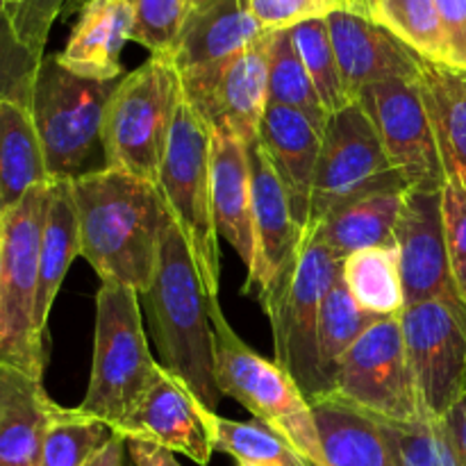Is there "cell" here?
I'll list each match as a JSON object with an SVG mask.
<instances>
[{"mask_svg":"<svg viewBox=\"0 0 466 466\" xmlns=\"http://www.w3.org/2000/svg\"><path fill=\"white\" fill-rule=\"evenodd\" d=\"M80 258L105 285L144 294L155 278L168 209L159 187L130 173L98 168L71 180Z\"/></svg>","mask_w":466,"mask_h":466,"instance_id":"1","label":"cell"},{"mask_svg":"<svg viewBox=\"0 0 466 466\" xmlns=\"http://www.w3.org/2000/svg\"><path fill=\"white\" fill-rule=\"evenodd\" d=\"M139 299L159 349L162 369L185 382L203 408L217 412L223 394L217 382L212 317L221 305L209 299L185 237L171 217L164 228L155 278Z\"/></svg>","mask_w":466,"mask_h":466,"instance_id":"2","label":"cell"},{"mask_svg":"<svg viewBox=\"0 0 466 466\" xmlns=\"http://www.w3.org/2000/svg\"><path fill=\"white\" fill-rule=\"evenodd\" d=\"M180 100V73L171 55H150L141 66L126 73L105 109V168L130 173L157 187Z\"/></svg>","mask_w":466,"mask_h":466,"instance_id":"3","label":"cell"},{"mask_svg":"<svg viewBox=\"0 0 466 466\" xmlns=\"http://www.w3.org/2000/svg\"><path fill=\"white\" fill-rule=\"evenodd\" d=\"M118 80L77 76L57 55L41 59L27 112L44 148L50 182L98 171L94 162L98 150L103 153L105 109Z\"/></svg>","mask_w":466,"mask_h":466,"instance_id":"4","label":"cell"},{"mask_svg":"<svg viewBox=\"0 0 466 466\" xmlns=\"http://www.w3.org/2000/svg\"><path fill=\"white\" fill-rule=\"evenodd\" d=\"M159 369L144 330L139 291L103 282L96 296L94 364L80 410L114 428L139 405Z\"/></svg>","mask_w":466,"mask_h":466,"instance_id":"5","label":"cell"},{"mask_svg":"<svg viewBox=\"0 0 466 466\" xmlns=\"http://www.w3.org/2000/svg\"><path fill=\"white\" fill-rule=\"evenodd\" d=\"M212 132L182 96L173 118L167 155L159 171V191L168 217L185 237L187 248L205 282L209 299L218 303L221 248L212 209Z\"/></svg>","mask_w":466,"mask_h":466,"instance_id":"6","label":"cell"},{"mask_svg":"<svg viewBox=\"0 0 466 466\" xmlns=\"http://www.w3.org/2000/svg\"><path fill=\"white\" fill-rule=\"evenodd\" d=\"M217 335V382L223 396H232L259 423L285 437L312 466H328L319 441L312 403L294 378L239 339L228 326L221 308L214 309Z\"/></svg>","mask_w":466,"mask_h":466,"instance_id":"7","label":"cell"},{"mask_svg":"<svg viewBox=\"0 0 466 466\" xmlns=\"http://www.w3.org/2000/svg\"><path fill=\"white\" fill-rule=\"evenodd\" d=\"M48 187L27 191L3 221V271H0V364L44 376L46 339L36 330L39 248Z\"/></svg>","mask_w":466,"mask_h":466,"instance_id":"8","label":"cell"},{"mask_svg":"<svg viewBox=\"0 0 466 466\" xmlns=\"http://www.w3.org/2000/svg\"><path fill=\"white\" fill-rule=\"evenodd\" d=\"M339 267L341 259L319 239L312 226H305L289 289L267 314L276 344V362L294 378L309 403L326 396L319 371V319L323 300L339 276Z\"/></svg>","mask_w":466,"mask_h":466,"instance_id":"9","label":"cell"},{"mask_svg":"<svg viewBox=\"0 0 466 466\" xmlns=\"http://www.w3.org/2000/svg\"><path fill=\"white\" fill-rule=\"evenodd\" d=\"M387 187H410L391 167L371 118L358 100L328 114L314 173L308 223H319L358 196Z\"/></svg>","mask_w":466,"mask_h":466,"instance_id":"10","label":"cell"},{"mask_svg":"<svg viewBox=\"0 0 466 466\" xmlns=\"http://www.w3.org/2000/svg\"><path fill=\"white\" fill-rule=\"evenodd\" d=\"M326 396L382 421H414L428 414L410 371L399 317L378 319L350 346Z\"/></svg>","mask_w":466,"mask_h":466,"instance_id":"11","label":"cell"},{"mask_svg":"<svg viewBox=\"0 0 466 466\" xmlns=\"http://www.w3.org/2000/svg\"><path fill=\"white\" fill-rule=\"evenodd\" d=\"M250 189H253V262L244 291L255 289L264 312H271L289 289L305 226L296 218L291 198L259 139L248 141Z\"/></svg>","mask_w":466,"mask_h":466,"instance_id":"12","label":"cell"},{"mask_svg":"<svg viewBox=\"0 0 466 466\" xmlns=\"http://www.w3.org/2000/svg\"><path fill=\"white\" fill-rule=\"evenodd\" d=\"M399 319L423 410L441 417L466 387V305L423 300L408 305Z\"/></svg>","mask_w":466,"mask_h":466,"instance_id":"13","label":"cell"},{"mask_svg":"<svg viewBox=\"0 0 466 466\" xmlns=\"http://www.w3.org/2000/svg\"><path fill=\"white\" fill-rule=\"evenodd\" d=\"M355 100L371 118L391 167L410 187L446 185L449 176L421 89V76L376 82L360 91Z\"/></svg>","mask_w":466,"mask_h":466,"instance_id":"14","label":"cell"},{"mask_svg":"<svg viewBox=\"0 0 466 466\" xmlns=\"http://www.w3.org/2000/svg\"><path fill=\"white\" fill-rule=\"evenodd\" d=\"M268 35L218 66L180 73L182 96L212 135L221 132L246 144L258 139L268 105Z\"/></svg>","mask_w":466,"mask_h":466,"instance_id":"15","label":"cell"},{"mask_svg":"<svg viewBox=\"0 0 466 466\" xmlns=\"http://www.w3.org/2000/svg\"><path fill=\"white\" fill-rule=\"evenodd\" d=\"M441 189L444 187H408L396 218L394 244L399 248L408 305L432 299L462 300L451 276Z\"/></svg>","mask_w":466,"mask_h":466,"instance_id":"16","label":"cell"},{"mask_svg":"<svg viewBox=\"0 0 466 466\" xmlns=\"http://www.w3.org/2000/svg\"><path fill=\"white\" fill-rule=\"evenodd\" d=\"M208 408L198 403L189 387L176 376L159 369L144 399L123 421L114 426V432L126 440H139L182 453L191 462L208 466L214 446L205 423Z\"/></svg>","mask_w":466,"mask_h":466,"instance_id":"17","label":"cell"},{"mask_svg":"<svg viewBox=\"0 0 466 466\" xmlns=\"http://www.w3.org/2000/svg\"><path fill=\"white\" fill-rule=\"evenodd\" d=\"M326 21L350 100L376 82L394 77L414 80L421 76L423 59L373 18L360 16L349 9H335L328 14Z\"/></svg>","mask_w":466,"mask_h":466,"instance_id":"18","label":"cell"},{"mask_svg":"<svg viewBox=\"0 0 466 466\" xmlns=\"http://www.w3.org/2000/svg\"><path fill=\"white\" fill-rule=\"evenodd\" d=\"M326 123L328 114L321 109L268 103L258 130L259 144L280 176L300 226H308L309 198Z\"/></svg>","mask_w":466,"mask_h":466,"instance_id":"19","label":"cell"},{"mask_svg":"<svg viewBox=\"0 0 466 466\" xmlns=\"http://www.w3.org/2000/svg\"><path fill=\"white\" fill-rule=\"evenodd\" d=\"M264 35L267 32L250 16L244 0H209L189 12L171 59L177 73L212 68Z\"/></svg>","mask_w":466,"mask_h":466,"instance_id":"20","label":"cell"},{"mask_svg":"<svg viewBox=\"0 0 466 466\" xmlns=\"http://www.w3.org/2000/svg\"><path fill=\"white\" fill-rule=\"evenodd\" d=\"M130 0H89L77 12L71 36L57 59L77 76L91 80L123 77V46L132 41Z\"/></svg>","mask_w":466,"mask_h":466,"instance_id":"21","label":"cell"},{"mask_svg":"<svg viewBox=\"0 0 466 466\" xmlns=\"http://www.w3.org/2000/svg\"><path fill=\"white\" fill-rule=\"evenodd\" d=\"M55 410L41 378L0 364V466H39Z\"/></svg>","mask_w":466,"mask_h":466,"instance_id":"22","label":"cell"},{"mask_svg":"<svg viewBox=\"0 0 466 466\" xmlns=\"http://www.w3.org/2000/svg\"><path fill=\"white\" fill-rule=\"evenodd\" d=\"M212 209L218 237L228 241L246 268L253 262V189L246 141L230 135H212Z\"/></svg>","mask_w":466,"mask_h":466,"instance_id":"23","label":"cell"},{"mask_svg":"<svg viewBox=\"0 0 466 466\" xmlns=\"http://www.w3.org/2000/svg\"><path fill=\"white\" fill-rule=\"evenodd\" d=\"M312 412L328 466H396L390 437L376 417L332 396L312 400Z\"/></svg>","mask_w":466,"mask_h":466,"instance_id":"24","label":"cell"},{"mask_svg":"<svg viewBox=\"0 0 466 466\" xmlns=\"http://www.w3.org/2000/svg\"><path fill=\"white\" fill-rule=\"evenodd\" d=\"M408 187H387L349 200L323 221L308 223L339 259L355 250L394 244V228Z\"/></svg>","mask_w":466,"mask_h":466,"instance_id":"25","label":"cell"},{"mask_svg":"<svg viewBox=\"0 0 466 466\" xmlns=\"http://www.w3.org/2000/svg\"><path fill=\"white\" fill-rule=\"evenodd\" d=\"M80 255V228L73 200L71 180L50 182L48 208L39 248V296H36V330L46 339L48 317L68 267Z\"/></svg>","mask_w":466,"mask_h":466,"instance_id":"26","label":"cell"},{"mask_svg":"<svg viewBox=\"0 0 466 466\" xmlns=\"http://www.w3.org/2000/svg\"><path fill=\"white\" fill-rule=\"evenodd\" d=\"M421 89L446 176L466 187V71L423 59Z\"/></svg>","mask_w":466,"mask_h":466,"instance_id":"27","label":"cell"},{"mask_svg":"<svg viewBox=\"0 0 466 466\" xmlns=\"http://www.w3.org/2000/svg\"><path fill=\"white\" fill-rule=\"evenodd\" d=\"M41 185H50V177L30 112L0 103V217Z\"/></svg>","mask_w":466,"mask_h":466,"instance_id":"28","label":"cell"},{"mask_svg":"<svg viewBox=\"0 0 466 466\" xmlns=\"http://www.w3.org/2000/svg\"><path fill=\"white\" fill-rule=\"evenodd\" d=\"M341 280L364 312L396 319L408 308L396 244L355 250L341 259Z\"/></svg>","mask_w":466,"mask_h":466,"instance_id":"29","label":"cell"},{"mask_svg":"<svg viewBox=\"0 0 466 466\" xmlns=\"http://www.w3.org/2000/svg\"><path fill=\"white\" fill-rule=\"evenodd\" d=\"M214 451L230 455L237 466H312L282 435L259 421H230L205 412Z\"/></svg>","mask_w":466,"mask_h":466,"instance_id":"30","label":"cell"},{"mask_svg":"<svg viewBox=\"0 0 466 466\" xmlns=\"http://www.w3.org/2000/svg\"><path fill=\"white\" fill-rule=\"evenodd\" d=\"M376 321L378 317L364 312L355 303L339 273L323 300L321 319H319V371H321L323 385H326V394L330 391L332 376L344 355Z\"/></svg>","mask_w":466,"mask_h":466,"instance_id":"31","label":"cell"},{"mask_svg":"<svg viewBox=\"0 0 466 466\" xmlns=\"http://www.w3.org/2000/svg\"><path fill=\"white\" fill-rule=\"evenodd\" d=\"M114 435V428L94 414L57 405L46 431L39 466H86Z\"/></svg>","mask_w":466,"mask_h":466,"instance_id":"32","label":"cell"},{"mask_svg":"<svg viewBox=\"0 0 466 466\" xmlns=\"http://www.w3.org/2000/svg\"><path fill=\"white\" fill-rule=\"evenodd\" d=\"M371 18L426 62L449 64V50L435 0H382Z\"/></svg>","mask_w":466,"mask_h":466,"instance_id":"33","label":"cell"},{"mask_svg":"<svg viewBox=\"0 0 466 466\" xmlns=\"http://www.w3.org/2000/svg\"><path fill=\"white\" fill-rule=\"evenodd\" d=\"M291 36H294V44L314 86H317L323 109L328 114H335L349 103H353L346 94L344 80H341L339 62H337L335 48H332L326 16L299 23V25L291 27Z\"/></svg>","mask_w":466,"mask_h":466,"instance_id":"34","label":"cell"},{"mask_svg":"<svg viewBox=\"0 0 466 466\" xmlns=\"http://www.w3.org/2000/svg\"><path fill=\"white\" fill-rule=\"evenodd\" d=\"M267 86L268 103L326 112L317 94V86L300 59L291 30H276L268 35Z\"/></svg>","mask_w":466,"mask_h":466,"instance_id":"35","label":"cell"},{"mask_svg":"<svg viewBox=\"0 0 466 466\" xmlns=\"http://www.w3.org/2000/svg\"><path fill=\"white\" fill-rule=\"evenodd\" d=\"M396 466H462L441 417L423 414L414 421H382Z\"/></svg>","mask_w":466,"mask_h":466,"instance_id":"36","label":"cell"},{"mask_svg":"<svg viewBox=\"0 0 466 466\" xmlns=\"http://www.w3.org/2000/svg\"><path fill=\"white\" fill-rule=\"evenodd\" d=\"M44 57L46 55H36L21 39L9 5L0 0V103L30 107L32 89Z\"/></svg>","mask_w":466,"mask_h":466,"instance_id":"37","label":"cell"},{"mask_svg":"<svg viewBox=\"0 0 466 466\" xmlns=\"http://www.w3.org/2000/svg\"><path fill=\"white\" fill-rule=\"evenodd\" d=\"M130 5L132 41L150 55H171L191 12L189 0H130Z\"/></svg>","mask_w":466,"mask_h":466,"instance_id":"38","label":"cell"},{"mask_svg":"<svg viewBox=\"0 0 466 466\" xmlns=\"http://www.w3.org/2000/svg\"><path fill=\"white\" fill-rule=\"evenodd\" d=\"M441 208L451 276L458 296L466 303V187L455 177H449L441 189Z\"/></svg>","mask_w":466,"mask_h":466,"instance_id":"39","label":"cell"},{"mask_svg":"<svg viewBox=\"0 0 466 466\" xmlns=\"http://www.w3.org/2000/svg\"><path fill=\"white\" fill-rule=\"evenodd\" d=\"M66 3L68 0H23L9 9L16 32L36 55H44L50 30L62 18Z\"/></svg>","mask_w":466,"mask_h":466,"instance_id":"40","label":"cell"},{"mask_svg":"<svg viewBox=\"0 0 466 466\" xmlns=\"http://www.w3.org/2000/svg\"><path fill=\"white\" fill-rule=\"evenodd\" d=\"M244 5L264 32L291 30L309 18L326 16L312 0H244Z\"/></svg>","mask_w":466,"mask_h":466,"instance_id":"41","label":"cell"},{"mask_svg":"<svg viewBox=\"0 0 466 466\" xmlns=\"http://www.w3.org/2000/svg\"><path fill=\"white\" fill-rule=\"evenodd\" d=\"M444 30L449 66L466 71V0H435Z\"/></svg>","mask_w":466,"mask_h":466,"instance_id":"42","label":"cell"},{"mask_svg":"<svg viewBox=\"0 0 466 466\" xmlns=\"http://www.w3.org/2000/svg\"><path fill=\"white\" fill-rule=\"evenodd\" d=\"M441 421H444L446 432L453 441L460 464L466 466V387L460 391L458 399L451 403V408L441 414Z\"/></svg>","mask_w":466,"mask_h":466,"instance_id":"43","label":"cell"},{"mask_svg":"<svg viewBox=\"0 0 466 466\" xmlns=\"http://www.w3.org/2000/svg\"><path fill=\"white\" fill-rule=\"evenodd\" d=\"M127 451H130V458L135 460L137 466H180L176 460V453H171L168 449H162L157 444H150V441H139V440H126Z\"/></svg>","mask_w":466,"mask_h":466,"instance_id":"44","label":"cell"},{"mask_svg":"<svg viewBox=\"0 0 466 466\" xmlns=\"http://www.w3.org/2000/svg\"><path fill=\"white\" fill-rule=\"evenodd\" d=\"M86 466H137L135 460L130 458L126 437L114 435L112 441L96 455Z\"/></svg>","mask_w":466,"mask_h":466,"instance_id":"45","label":"cell"},{"mask_svg":"<svg viewBox=\"0 0 466 466\" xmlns=\"http://www.w3.org/2000/svg\"><path fill=\"white\" fill-rule=\"evenodd\" d=\"M380 3L382 0H344V9H349V12H353V14H360V16L371 18L373 12H376V7Z\"/></svg>","mask_w":466,"mask_h":466,"instance_id":"46","label":"cell"},{"mask_svg":"<svg viewBox=\"0 0 466 466\" xmlns=\"http://www.w3.org/2000/svg\"><path fill=\"white\" fill-rule=\"evenodd\" d=\"M312 3L319 5L326 12V16L330 12H335V9H344V0H312Z\"/></svg>","mask_w":466,"mask_h":466,"instance_id":"47","label":"cell"},{"mask_svg":"<svg viewBox=\"0 0 466 466\" xmlns=\"http://www.w3.org/2000/svg\"><path fill=\"white\" fill-rule=\"evenodd\" d=\"M86 3H89V0H68L66 7H64L62 18H68V16H71V14H77L82 7H85Z\"/></svg>","mask_w":466,"mask_h":466,"instance_id":"48","label":"cell"},{"mask_svg":"<svg viewBox=\"0 0 466 466\" xmlns=\"http://www.w3.org/2000/svg\"><path fill=\"white\" fill-rule=\"evenodd\" d=\"M0 271H3V221H0Z\"/></svg>","mask_w":466,"mask_h":466,"instance_id":"49","label":"cell"},{"mask_svg":"<svg viewBox=\"0 0 466 466\" xmlns=\"http://www.w3.org/2000/svg\"><path fill=\"white\" fill-rule=\"evenodd\" d=\"M205 3H209V0H189V7L196 9V7H200V5H205Z\"/></svg>","mask_w":466,"mask_h":466,"instance_id":"50","label":"cell"},{"mask_svg":"<svg viewBox=\"0 0 466 466\" xmlns=\"http://www.w3.org/2000/svg\"><path fill=\"white\" fill-rule=\"evenodd\" d=\"M5 3L9 5V9H14V7H16V5H21L23 0H5Z\"/></svg>","mask_w":466,"mask_h":466,"instance_id":"51","label":"cell"}]
</instances>
